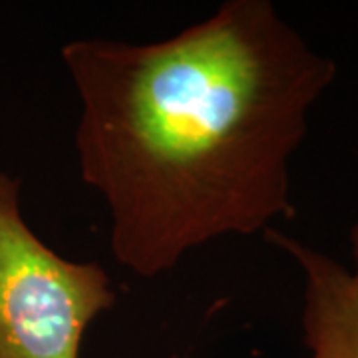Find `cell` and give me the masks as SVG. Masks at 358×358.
I'll list each match as a JSON object with an SVG mask.
<instances>
[{
    "label": "cell",
    "instance_id": "obj_3",
    "mask_svg": "<svg viewBox=\"0 0 358 358\" xmlns=\"http://www.w3.org/2000/svg\"><path fill=\"white\" fill-rule=\"evenodd\" d=\"M263 235L303 273L301 327L308 358H358V221L350 229L352 268L275 227Z\"/></svg>",
    "mask_w": 358,
    "mask_h": 358
},
{
    "label": "cell",
    "instance_id": "obj_2",
    "mask_svg": "<svg viewBox=\"0 0 358 358\" xmlns=\"http://www.w3.org/2000/svg\"><path fill=\"white\" fill-rule=\"evenodd\" d=\"M114 305L108 271L40 241L20 181L0 173V358H80L88 327Z\"/></svg>",
    "mask_w": 358,
    "mask_h": 358
},
{
    "label": "cell",
    "instance_id": "obj_4",
    "mask_svg": "<svg viewBox=\"0 0 358 358\" xmlns=\"http://www.w3.org/2000/svg\"><path fill=\"white\" fill-rule=\"evenodd\" d=\"M171 358H178V357H171Z\"/></svg>",
    "mask_w": 358,
    "mask_h": 358
},
{
    "label": "cell",
    "instance_id": "obj_1",
    "mask_svg": "<svg viewBox=\"0 0 358 358\" xmlns=\"http://www.w3.org/2000/svg\"><path fill=\"white\" fill-rule=\"evenodd\" d=\"M84 183L120 265L154 279L225 235L293 215L291 159L336 78L268 0H229L150 44L70 40Z\"/></svg>",
    "mask_w": 358,
    "mask_h": 358
}]
</instances>
